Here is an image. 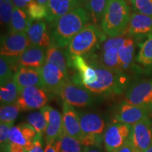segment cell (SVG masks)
<instances>
[{"mask_svg":"<svg viewBox=\"0 0 152 152\" xmlns=\"http://www.w3.org/2000/svg\"><path fill=\"white\" fill-rule=\"evenodd\" d=\"M90 16L84 7H80L58 18L52 24L51 38L61 48H65L76 34L87 26Z\"/></svg>","mask_w":152,"mask_h":152,"instance_id":"cell-1","label":"cell"},{"mask_svg":"<svg viewBox=\"0 0 152 152\" xmlns=\"http://www.w3.org/2000/svg\"><path fill=\"white\" fill-rule=\"evenodd\" d=\"M87 61L94 66L97 74L96 83L85 87L87 90L95 94L109 95L121 94L126 88L128 77L124 71L104 67L93 56Z\"/></svg>","mask_w":152,"mask_h":152,"instance_id":"cell-2","label":"cell"},{"mask_svg":"<svg viewBox=\"0 0 152 152\" xmlns=\"http://www.w3.org/2000/svg\"><path fill=\"white\" fill-rule=\"evenodd\" d=\"M130 18V9L126 1L109 0L101 22V29L109 37H118L128 30Z\"/></svg>","mask_w":152,"mask_h":152,"instance_id":"cell-3","label":"cell"},{"mask_svg":"<svg viewBox=\"0 0 152 152\" xmlns=\"http://www.w3.org/2000/svg\"><path fill=\"white\" fill-rule=\"evenodd\" d=\"M104 35L98 26L94 23L87 24L74 36L68 45L66 52L68 64L73 57L83 56L92 52L99 44H102L105 40Z\"/></svg>","mask_w":152,"mask_h":152,"instance_id":"cell-4","label":"cell"},{"mask_svg":"<svg viewBox=\"0 0 152 152\" xmlns=\"http://www.w3.org/2000/svg\"><path fill=\"white\" fill-rule=\"evenodd\" d=\"M58 94L60 95L64 102L78 108L91 106L95 101L93 93L69 80L61 87Z\"/></svg>","mask_w":152,"mask_h":152,"instance_id":"cell-5","label":"cell"},{"mask_svg":"<svg viewBox=\"0 0 152 152\" xmlns=\"http://www.w3.org/2000/svg\"><path fill=\"white\" fill-rule=\"evenodd\" d=\"M151 108L132 105L123 102L115 107L113 115V123L133 125L147 118Z\"/></svg>","mask_w":152,"mask_h":152,"instance_id":"cell-6","label":"cell"},{"mask_svg":"<svg viewBox=\"0 0 152 152\" xmlns=\"http://www.w3.org/2000/svg\"><path fill=\"white\" fill-rule=\"evenodd\" d=\"M132 125L121 123L109 124L104 133V145L106 152H114L129 140Z\"/></svg>","mask_w":152,"mask_h":152,"instance_id":"cell-7","label":"cell"},{"mask_svg":"<svg viewBox=\"0 0 152 152\" xmlns=\"http://www.w3.org/2000/svg\"><path fill=\"white\" fill-rule=\"evenodd\" d=\"M47 91L39 87H29L20 92L16 103L21 111L41 109L49 100Z\"/></svg>","mask_w":152,"mask_h":152,"instance_id":"cell-8","label":"cell"},{"mask_svg":"<svg viewBox=\"0 0 152 152\" xmlns=\"http://www.w3.org/2000/svg\"><path fill=\"white\" fill-rule=\"evenodd\" d=\"M125 102L132 105L147 106L152 105V79L134 83L127 89Z\"/></svg>","mask_w":152,"mask_h":152,"instance_id":"cell-9","label":"cell"},{"mask_svg":"<svg viewBox=\"0 0 152 152\" xmlns=\"http://www.w3.org/2000/svg\"><path fill=\"white\" fill-rule=\"evenodd\" d=\"M30 45L26 33H9L1 38V56L19 57Z\"/></svg>","mask_w":152,"mask_h":152,"instance_id":"cell-10","label":"cell"},{"mask_svg":"<svg viewBox=\"0 0 152 152\" xmlns=\"http://www.w3.org/2000/svg\"><path fill=\"white\" fill-rule=\"evenodd\" d=\"M129 140L136 149L145 152L152 142V121L149 118L131 126Z\"/></svg>","mask_w":152,"mask_h":152,"instance_id":"cell-11","label":"cell"},{"mask_svg":"<svg viewBox=\"0 0 152 152\" xmlns=\"http://www.w3.org/2000/svg\"><path fill=\"white\" fill-rule=\"evenodd\" d=\"M13 80L19 91L29 87H39L45 89L40 68L20 66L15 72Z\"/></svg>","mask_w":152,"mask_h":152,"instance_id":"cell-12","label":"cell"},{"mask_svg":"<svg viewBox=\"0 0 152 152\" xmlns=\"http://www.w3.org/2000/svg\"><path fill=\"white\" fill-rule=\"evenodd\" d=\"M44 87L47 92L58 94L61 87L69 80L61 71L53 64L45 63L40 68Z\"/></svg>","mask_w":152,"mask_h":152,"instance_id":"cell-13","label":"cell"},{"mask_svg":"<svg viewBox=\"0 0 152 152\" xmlns=\"http://www.w3.org/2000/svg\"><path fill=\"white\" fill-rule=\"evenodd\" d=\"M37 132L31 125L23 123L11 128L9 140L12 143L23 146L26 152H30L34 147L33 140Z\"/></svg>","mask_w":152,"mask_h":152,"instance_id":"cell-14","label":"cell"},{"mask_svg":"<svg viewBox=\"0 0 152 152\" xmlns=\"http://www.w3.org/2000/svg\"><path fill=\"white\" fill-rule=\"evenodd\" d=\"M62 122L64 131L68 135L73 137L81 141L83 137V132L80 124L78 113H77L73 106L63 102L62 107Z\"/></svg>","mask_w":152,"mask_h":152,"instance_id":"cell-15","label":"cell"},{"mask_svg":"<svg viewBox=\"0 0 152 152\" xmlns=\"http://www.w3.org/2000/svg\"><path fill=\"white\" fill-rule=\"evenodd\" d=\"M78 115L83 135L104 136L105 121L100 115L93 112H80Z\"/></svg>","mask_w":152,"mask_h":152,"instance_id":"cell-16","label":"cell"},{"mask_svg":"<svg viewBox=\"0 0 152 152\" xmlns=\"http://www.w3.org/2000/svg\"><path fill=\"white\" fill-rule=\"evenodd\" d=\"M80 7H82L80 0H49L46 20L52 24L58 18Z\"/></svg>","mask_w":152,"mask_h":152,"instance_id":"cell-17","label":"cell"},{"mask_svg":"<svg viewBox=\"0 0 152 152\" xmlns=\"http://www.w3.org/2000/svg\"><path fill=\"white\" fill-rule=\"evenodd\" d=\"M46 52L45 47L30 45L18 57L19 66L41 68L46 60Z\"/></svg>","mask_w":152,"mask_h":152,"instance_id":"cell-18","label":"cell"},{"mask_svg":"<svg viewBox=\"0 0 152 152\" xmlns=\"http://www.w3.org/2000/svg\"><path fill=\"white\" fill-rule=\"evenodd\" d=\"M128 33L130 36L152 35V16L134 12L131 14L128 28Z\"/></svg>","mask_w":152,"mask_h":152,"instance_id":"cell-19","label":"cell"},{"mask_svg":"<svg viewBox=\"0 0 152 152\" xmlns=\"http://www.w3.org/2000/svg\"><path fill=\"white\" fill-rule=\"evenodd\" d=\"M26 33L31 45L48 47L52 42V38L47 31L46 23L42 20L33 22Z\"/></svg>","mask_w":152,"mask_h":152,"instance_id":"cell-20","label":"cell"},{"mask_svg":"<svg viewBox=\"0 0 152 152\" xmlns=\"http://www.w3.org/2000/svg\"><path fill=\"white\" fill-rule=\"evenodd\" d=\"M64 132L62 115L55 109H52L49 121L45 131V139L47 144L54 143Z\"/></svg>","mask_w":152,"mask_h":152,"instance_id":"cell-21","label":"cell"},{"mask_svg":"<svg viewBox=\"0 0 152 152\" xmlns=\"http://www.w3.org/2000/svg\"><path fill=\"white\" fill-rule=\"evenodd\" d=\"M45 63H49L56 66L66 75V77H68V64L67 56L62 48L52 41L50 45L47 48Z\"/></svg>","mask_w":152,"mask_h":152,"instance_id":"cell-22","label":"cell"},{"mask_svg":"<svg viewBox=\"0 0 152 152\" xmlns=\"http://www.w3.org/2000/svg\"><path fill=\"white\" fill-rule=\"evenodd\" d=\"M33 21L29 18L27 11L14 7L9 24V33H26Z\"/></svg>","mask_w":152,"mask_h":152,"instance_id":"cell-23","label":"cell"},{"mask_svg":"<svg viewBox=\"0 0 152 152\" xmlns=\"http://www.w3.org/2000/svg\"><path fill=\"white\" fill-rule=\"evenodd\" d=\"M134 54V42L132 38H125L118 48L119 64L121 70L125 71L132 66Z\"/></svg>","mask_w":152,"mask_h":152,"instance_id":"cell-24","label":"cell"},{"mask_svg":"<svg viewBox=\"0 0 152 152\" xmlns=\"http://www.w3.org/2000/svg\"><path fill=\"white\" fill-rule=\"evenodd\" d=\"M18 57H8L1 56L0 58V82L3 85L6 82L13 78L14 71L20 67Z\"/></svg>","mask_w":152,"mask_h":152,"instance_id":"cell-25","label":"cell"},{"mask_svg":"<svg viewBox=\"0 0 152 152\" xmlns=\"http://www.w3.org/2000/svg\"><path fill=\"white\" fill-rule=\"evenodd\" d=\"M93 57L104 67L109 69L121 70L119 64L118 48L117 47H111L104 50L101 49L98 58Z\"/></svg>","mask_w":152,"mask_h":152,"instance_id":"cell-26","label":"cell"},{"mask_svg":"<svg viewBox=\"0 0 152 152\" xmlns=\"http://www.w3.org/2000/svg\"><path fill=\"white\" fill-rule=\"evenodd\" d=\"M58 152H83L81 142L73 137L68 135L64 131L61 136L54 142Z\"/></svg>","mask_w":152,"mask_h":152,"instance_id":"cell-27","label":"cell"},{"mask_svg":"<svg viewBox=\"0 0 152 152\" xmlns=\"http://www.w3.org/2000/svg\"><path fill=\"white\" fill-rule=\"evenodd\" d=\"M20 94L18 87L14 80L11 79L1 85L0 87V101L1 105H7L16 103Z\"/></svg>","mask_w":152,"mask_h":152,"instance_id":"cell-28","label":"cell"},{"mask_svg":"<svg viewBox=\"0 0 152 152\" xmlns=\"http://www.w3.org/2000/svg\"><path fill=\"white\" fill-rule=\"evenodd\" d=\"M109 0H88L84 8L92 18L94 24L98 26L102 22Z\"/></svg>","mask_w":152,"mask_h":152,"instance_id":"cell-29","label":"cell"},{"mask_svg":"<svg viewBox=\"0 0 152 152\" xmlns=\"http://www.w3.org/2000/svg\"><path fill=\"white\" fill-rule=\"evenodd\" d=\"M136 61L144 66L152 65V35L148 36L147 39L142 43Z\"/></svg>","mask_w":152,"mask_h":152,"instance_id":"cell-30","label":"cell"},{"mask_svg":"<svg viewBox=\"0 0 152 152\" xmlns=\"http://www.w3.org/2000/svg\"><path fill=\"white\" fill-rule=\"evenodd\" d=\"M20 107L16 102L14 104L1 105L0 109V121L1 123L14 124V121L18 117Z\"/></svg>","mask_w":152,"mask_h":152,"instance_id":"cell-31","label":"cell"},{"mask_svg":"<svg viewBox=\"0 0 152 152\" xmlns=\"http://www.w3.org/2000/svg\"><path fill=\"white\" fill-rule=\"evenodd\" d=\"M26 11L29 18L33 22L40 21L44 18L47 19L48 15L47 7L39 4L36 1V0H33L29 4Z\"/></svg>","mask_w":152,"mask_h":152,"instance_id":"cell-32","label":"cell"},{"mask_svg":"<svg viewBox=\"0 0 152 152\" xmlns=\"http://www.w3.org/2000/svg\"><path fill=\"white\" fill-rule=\"evenodd\" d=\"M27 122L35 129L37 134H42V135L45 134L47 123L40 111L33 112L28 114L27 116Z\"/></svg>","mask_w":152,"mask_h":152,"instance_id":"cell-33","label":"cell"},{"mask_svg":"<svg viewBox=\"0 0 152 152\" xmlns=\"http://www.w3.org/2000/svg\"><path fill=\"white\" fill-rule=\"evenodd\" d=\"M14 124L1 123L0 124V144H1V152H8L10 147L11 141L9 140V134L11 129Z\"/></svg>","mask_w":152,"mask_h":152,"instance_id":"cell-34","label":"cell"},{"mask_svg":"<svg viewBox=\"0 0 152 152\" xmlns=\"http://www.w3.org/2000/svg\"><path fill=\"white\" fill-rule=\"evenodd\" d=\"M131 2L136 12L152 16V0H132Z\"/></svg>","mask_w":152,"mask_h":152,"instance_id":"cell-35","label":"cell"},{"mask_svg":"<svg viewBox=\"0 0 152 152\" xmlns=\"http://www.w3.org/2000/svg\"><path fill=\"white\" fill-rule=\"evenodd\" d=\"M14 6L12 2H5L1 1L0 4V14H1V22L2 24H10L11 16Z\"/></svg>","mask_w":152,"mask_h":152,"instance_id":"cell-36","label":"cell"},{"mask_svg":"<svg viewBox=\"0 0 152 152\" xmlns=\"http://www.w3.org/2000/svg\"><path fill=\"white\" fill-rule=\"evenodd\" d=\"M42 134H36L35 139H34V147L30 152H45L43 149V142H42Z\"/></svg>","mask_w":152,"mask_h":152,"instance_id":"cell-37","label":"cell"},{"mask_svg":"<svg viewBox=\"0 0 152 152\" xmlns=\"http://www.w3.org/2000/svg\"><path fill=\"white\" fill-rule=\"evenodd\" d=\"M33 0H12V3L14 7L26 11L28 5Z\"/></svg>","mask_w":152,"mask_h":152,"instance_id":"cell-38","label":"cell"},{"mask_svg":"<svg viewBox=\"0 0 152 152\" xmlns=\"http://www.w3.org/2000/svg\"><path fill=\"white\" fill-rule=\"evenodd\" d=\"M134 150H135V148L133 146L132 142L128 140L122 147H120L118 149L114 152H134Z\"/></svg>","mask_w":152,"mask_h":152,"instance_id":"cell-39","label":"cell"},{"mask_svg":"<svg viewBox=\"0 0 152 152\" xmlns=\"http://www.w3.org/2000/svg\"><path fill=\"white\" fill-rule=\"evenodd\" d=\"M8 152H26L25 151L24 147L21 145H19V144L12 143L11 142L10 144V147H9Z\"/></svg>","mask_w":152,"mask_h":152,"instance_id":"cell-40","label":"cell"},{"mask_svg":"<svg viewBox=\"0 0 152 152\" xmlns=\"http://www.w3.org/2000/svg\"><path fill=\"white\" fill-rule=\"evenodd\" d=\"M83 152H104L102 147H84Z\"/></svg>","mask_w":152,"mask_h":152,"instance_id":"cell-41","label":"cell"},{"mask_svg":"<svg viewBox=\"0 0 152 152\" xmlns=\"http://www.w3.org/2000/svg\"><path fill=\"white\" fill-rule=\"evenodd\" d=\"M45 152H58L54 144H49L46 145Z\"/></svg>","mask_w":152,"mask_h":152,"instance_id":"cell-42","label":"cell"},{"mask_svg":"<svg viewBox=\"0 0 152 152\" xmlns=\"http://www.w3.org/2000/svg\"><path fill=\"white\" fill-rule=\"evenodd\" d=\"M37 3H39V4L45 6V7H47V5H48V2H49V0H36Z\"/></svg>","mask_w":152,"mask_h":152,"instance_id":"cell-43","label":"cell"},{"mask_svg":"<svg viewBox=\"0 0 152 152\" xmlns=\"http://www.w3.org/2000/svg\"><path fill=\"white\" fill-rule=\"evenodd\" d=\"M145 152H152V142H151V146H150V147H149V149H148Z\"/></svg>","mask_w":152,"mask_h":152,"instance_id":"cell-44","label":"cell"},{"mask_svg":"<svg viewBox=\"0 0 152 152\" xmlns=\"http://www.w3.org/2000/svg\"><path fill=\"white\" fill-rule=\"evenodd\" d=\"M80 2H81V4H82V5H83L84 6L85 4L87 3V1H88V0H80Z\"/></svg>","mask_w":152,"mask_h":152,"instance_id":"cell-45","label":"cell"},{"mask_svg":"<svg viewBox=\"0 0 152 152\" xmlns=\"http://www.w3.org/2000/svg\"><path fill=\"white\" fill-rule=\"evenodd\" d=\"M1 1H5V2H12V0H1Z\"/></svg>","mask_w":152,"mask_h":152,"instance_id":"cell-46","label":"cell"},{"mask_svg":"<svg viewBox=\"0 0 152 152\" xmlns=\"http://www.w3.org/2000/svg\"><path fill=\"white\" fill-rule=\"evenodd\" d=\"M134 152H144V151H141V150L137 149H136V148H135V150H134Z\"/></svg>","mask_w":152,"mask_h":152,"instance_id":"cell-47","label":"cell"},{"mask_svg":"<svg viewBox=\"0 0 152 152\" xmlns=\"http://www.w3.org/2000/svg\"><path fill=\"white\" fill-rule=\"evenodd\" d=\"M151 111H152V105H151Z\"/></svg>","mask_w":152,"mask_h":152,"instance_id":"cell-48","label":"cell"},{"mask_svg":"<svg viewBox=\"0 0 152 152\" xmlns=\"http://www.w3.org/2000/svg\"><path fill=\"white\" fill-rule=\"evenodd\" d=\"M124 1H128V0H124Z\"/></svg>","mask_w":152,"mask_h":152,"instance_id":"cell-49","label":"cell"},{"mask_svg":"<svg viewBox=\"0 0 152 152\" xmlns=\"http://www.w3.org/2000/svg\"><path fill=\"white\" fill-rule=\"evenodd\" d=\"M130 1H132V0H130Z\"/></svg>","mask_w":152,"mask_h":152,"instance_id":"cell-50","label":"cell"}]
</instances>
